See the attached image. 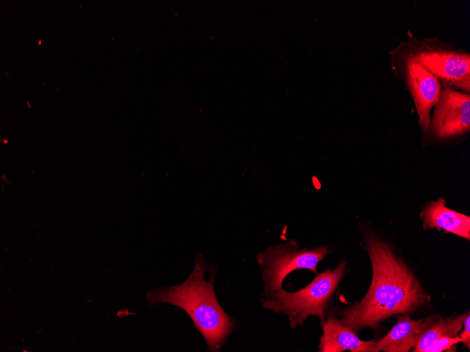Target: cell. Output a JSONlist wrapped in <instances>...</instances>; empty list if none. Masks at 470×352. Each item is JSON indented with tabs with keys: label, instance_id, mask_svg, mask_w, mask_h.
Segmentation results:
<instances>
[{
	"label": "cell",
	"instance_id": "cell-8",
	"mask_svg": "<svg viewBox=\"0 0 470 352\" xmlns=\"http://www.w3.org/2000/svg\"><path fill=\"white\" fill-rule=\"evenodd\" d=\"M323 334L319 344V352H378L376 341H363L338 318L329 315L321 321Z\"/></svg>",
	"mask_w": 470,
	"mask_h": 352
},
{
	"label": "cell",
	"instance_id": "cell-5",
	"mask_svg": "<svg viewBox=\"0 0 470 352\" xmlns=\"http://www.w3.org/2000/svg\"><path fill=\"white\" fill-rule=\"evenodd\" d=\"M429 128L432 135L438 139L468 131L470 128L469 94L450 88L443 90L436 104Z\"/></svg>",
	"mask_w": 470,
	"mask_h": 352
},
{
	"label": "cell",
	"instance_id": "cell-3",
	"mask_svg": "<svg viewBox=\"0 0 470 352\" xmlns=\"http://www.w3.org/2000/svg\"><path fill=\"white\" fill-rule=\"evenodd\" d=\"M345 270L346 261L343 259L334 269L327 268L317 273L307 286L296 292H290L281 287L269 294H260L259 301L265 309L287 316L293 329L303 325L310 316L322 321Z\"/></svg>",
	"mask_w": 470,
	"mask_h": 352
},
{
	"label": "cell",
	"instance_id": "cell-9",
	"mask_svg": "<svg viewBox=\"0 0 470 352\" xmlns=\"http://www.w3.org/2000/svg\"><path fill=\"white\" fill-rule=\"evenodd\" d=\"M445 203L444 198L439 197L425 206L421 214L424 229H444L445 233H452L469 240V216L446 207Z\"/></svg>",
	"mask_w": 470,
	"mask_h": 352
},
{
	"label": "cell",
	"instance_id": "cell-13",
	"mask_svg": "<svg viewBox=\"0 0 470 352\" xmlns=\"http://www.w3.org/2000/svg\"><path fill=\"white\" fill-rule=\"evenodd\" d=\"M464 330L458 336L462 341L467 348H470V315L469 313L467 314L464 321Z\"/></svg>",
	"mask_w": 470,
	"mask_h": 352
},
{
	"label": "cell",
	"instance_id": "cell-11",
	"mask_svg": "<svg viewBox=\"0 0 470 352\" xmlns=\"http://www.w3.org/2000/svg\"><path fill=\"white\" fill-rule=\"evenodd\" d=\"M469 313L467 311L455 318H443L440 315L428 316L423 320L422 333L412 351L428 352L438 339L443 337H457Z\"/></svg>",
	"mask_w": 470,
	"mask_h": 352
},
{
	"label": "cell",
	"instance_id": "cell-6",
	"mask_svg": "<svg viewBox=\"0 0 470 352\" xmlns=\"http://www.w3.org/2000/svg\"><path fill=\"white\" fill-rule=\"evenodd\" d=\"M437 79L469 92V53L441 50H423L412 57Z\"/></svg>",
	"mask_w": 470,
	"mask_h": 352
},
{
	"label": "cell",
	"instance_id": "cell-2",
	"mask_svg": "<svg viewBox=\"0 0 470 352\" xmlns=\"http://www.w3.org/2000/svg\"><path fill=\"white\" fill-rule=\"evenodd\" d=\"M216 270L212 266L208 268L205 259L197 256L184 282L151 289L146 296L150 306L169 304L186 313L210 352L220 351L236 328V319L224 311L217 299L214 289Z\"/></svg>",
	"mask_w": 470,
	"mask_h": 352
},
{
	"label": "cell",
	"instance_id": "cell-1",
	"mask_svg": "<svg viewBox=\"0 0 470 352\" xmlns=\"http://www.w3.org/2000/svg\"><path fill=\"white\" fill-rule=\"evenodd\" d=\"M366 247L372 267L371 285L360 301L341 311L339 318L355 333L364 327L375 329L393 315L410 314L430 301L413 273L386 243L368 234Z\"/></svg>",
	"mask_w": 470,
	"mask_h": 352
},
{
	"label": "cell",
	"instance_id": "cell-10",
	"mask_svg": "<svg viewBox=\"0 0 470 352\" xmlns=\"http://www.w3.org/2000/svg\"><path fill=\"white\" fill-rule=\"evenodd\" d=\"M423 320H413L408 315L400 314L388 333L376 341L379 351L407 352L414 348L422 333Z\"/></svg>",
	"mask_w": 470,
	"mask_h": 352
},
{
	"label": "cell",
	"instance_id": "cell-4",
	"mask_svg": "<svg viewBox=\"0 0 470 352\" xmlns=\"http://www.w3.org/2000/svg\"><path fill=\"white\" fill-rule=\"evenodd\" d=\"M330 252L327 247L300 248L294 240L271 246L256 255L263 281L260 294L282 287L284 278L291 272L307 269L317 273V266Z\"/></svg>",
	"mask_w": 470,
	"mask_h": 352
},
{
	"label": "cell",
	"instance_id": "cell-12",
	"mask_svg": "<svg viewBox=\"0 0 470 352\" xmlns=\"http://www.w3.org/2000/svg\"><path fill=\"white\" fill-rule=\"evenodd\" d=\"M459 342H460V339L458 336L455 338L443 337L438 339L430 348L428 352L455 351V347Z\"/></svg>",
	"mask_w": 470,
	"mask_h": 352
},
{
	"label": "cell",
	"instance_id": "cell-7",
	"mask_svg": "<svg viewBox=\"0 0 470 352\" xmlns=\"http://www.w3.org/2000/svg\"><path fill=\"white\" fill-rule=\"evenodd\" d=\"M406 74L420 125L424 130H428L431 109L436 104L441 92L439 81L413 58L407 60Z\"/></svg>",
	"mask_w": 470,
	"mask_h": 352
}]
</instances>
